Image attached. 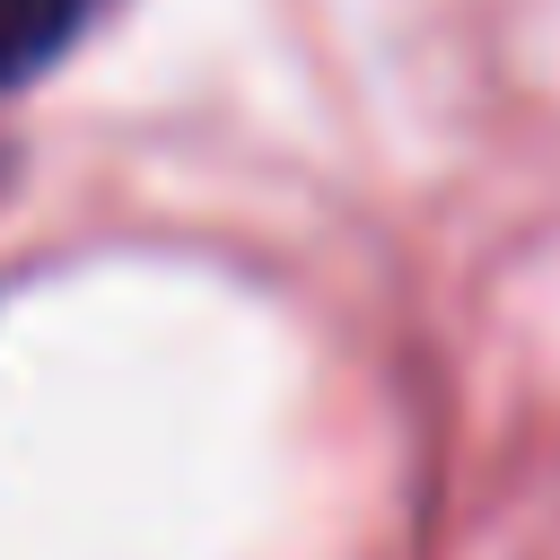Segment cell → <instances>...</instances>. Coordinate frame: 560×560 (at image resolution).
Instances as JSON below:
<instances>
[{"label":"cell","mask_w":560,"mask_h":560,"mask_svg":"<svg viewBox=\"0 0 560 560\" xmlns=\"http://www.w3.org/2000/svg\"><path fill=\"white\" fill-rule=\"evenodd\" d=\"M88 9H96V0H0V88L52 70V61L79 44Z\"/></svg>","instance_id":"1"}]
</instances>
